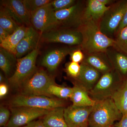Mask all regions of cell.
I'll return each mask as SVG.
<instances>
[{
    "label": "cell",
    "mask_w": 127,
    "mask_h": 127,
    "mask_svg": "<svg viewBox=\"0 0 127 127\" xmlns=\"http://www.w3.org/2000/svg\"><path fill=\"white\" fill-rule=\"evenodd\" d=\"M114 39V47L127 56V26L118 32Z\"/></svg>",
    "instance_id": "obj_27"
},
{
    "label": "cell",
    "mask_w": 127,
    "mask_h": 127,
    "mask_svg": "<svg viewBox=\"0 0 127 127\" xmlns=\"http://www.w3.org/2000/svg\"><path fill=\"white\" fill-rule=\"evenodd\" d=\"M22 127H46L42 120H34Z\"/></svg>",
    "instance_id": "obj_34"
},
{
    "label": "cell",
    "mask_w": 127,
    "mask_h": 127,
    "mask_svg": "<svg viewBox=\"0 0 127 127\" xmlns=\"http://www.w3.org/2000/svg\"><path fill=\"white\" fill-rule=\"evenodd\" d=\"M124 78L115 69L102 75L89 94L96 101L111 98L118 90Z\"/></svg>",
    "instance_id": "obj_3"
},
{
    "label": "cell",
    "mask_w": 127,
    "mask_h": 127,
    "mask_svg": "<svg viewBox=\"0 0 127 127\" xmlns=\"http://www.w3.org/2000/svg\"><path fill=\"white\" fill-rule=\"evenodd\" d=\"M8 87L4 83H0V97L2 98L6 95L8 93Z\"/></svg>",
    "instance_id": "obj_36"
},
{
    "label": "cell",
    "mask_w": 127,
    "mask_h": 127,
    "mask_svg": "<svg viewBox=\"0 0 127 127\" xmlns=\"http://www.w3.org/2000/svg\"><path fill=\"white\" fill-rule=\"evenodd\" d=\"M10 113L9 109L4 107L1 106L0 108V126L6 127L10 119Z\"/></svg>",
    "instance_id": "obj_31"
},
{
    "label": "cell",
    "mask_w": 127,
    "mask_h": 127,
    "mask_svg": "<svg viewBox=\"0 0 127 127\" xmlns=\"http://www.w3.org/2000/svg\"><path fill=\"white\" fill-rule=\"evenodd\" d=\"M114 127V125H113V126H112V127Z\"/></svg>",
    "instance_id": "obj_40"
},
{
    "label": "cell",
    "mask_w": 127,
    "mask_h": 127,
    "mask_svg": "<svg viewBox=\"0 0 127 127\" xmlns=\"http://www.w3.org/2000/svg\"><path fill=\"white\" fill-rule=\"evenodd\" d=\"M82 63L92 67L102 75L114 69L105 52L85 53Z\"/></svg>",
    "instance_id": "obj_17"
},
{
    "label": "cell",
    "mask_w": 127,
    "mask_h": 127,
    "mask_svg": "<svg viewBox=\"0 0 127 127\" xmlns=\"http://www.w3.org/2000/svg\"><path fill=\"white\" fill-rule=\"evenodd\" d=\"M39 48L21 58L17 59L16 70L9 78V84L14 88H20L36 72V62Z\"/></svg>",
    "instance_id": "obj_5"
},
{
    "label": "cell",
    "mask_w": 127,
    "mask_h": 127,
    "mask_svg": "<svg viewBox=\"0 0 127 127\" xmlns=\"http://www.w3.org/2000/svg\"><path fill=\"white\" fill-rule=\"evenodd\" d=\"M4 80V77L2 76V74H1V73H0V83H2V82Z\"/></svg>",
    "instance_id": "obj_39"
},
{
    "label": "cell",
    "mask_w": 127,
    "mask_h": 127,
    "mask_svg": "<svg viewBox=\"0 0 127 127\" xmlns=\"http://www.w3.org/2000/svg\"><path fill=\"white\" fill-rule=\"evenodd\" d=\"M123 115L111 98L96 101L89 118V127H111Z\"/></svg>",
    "instance_id": "obj_2"
},
{
    "label": "cell",
    "mask_w": 127,
    "mask_h": 127,
    "mask_svg": "<svg viewBox=\"0 0 127 127\" xmlns=\"http://www.w3.org/2000/svg\"><path fill=\"white\" fill-rule=\"evenodd\" d=\"M51 2L31 13V25L41 34L55 28V12Z\"/></svg>",
    "instance_id": "obj_11"
},
{
    "label": "cell",
    "mask_w": 127,
    "mask_h": 127,
    "mask_svg": "<svg viewBox=\"0 0 127 127\" xmlns=\"http://www.w3.org/2000/svg\"><path fill=\"white\" fill-rule=\"evenodd\" d=\"M17 60L15 55L0 48V67L6 75L11 73L13 66L17 63Z\"/></svg>",
    "instance_id": "obj_24"
},
{
    "label": "cell",
    "mask_w": 127,
    "mask_h": 127,
    "mask_svg": "<svg viewBox=\"0 0 127 127\" xmlns=\"http://www.w3.org/2000/svg\"><path fill=\"white\" fill-rule=\"evenodd\" d=\"M73 91L72 88L62 87L56 83L50 84L46 91V96H55L61 99L70 98Z\"/></svg>",
    "instance_id": "obj_25"
},
{
    "label": "cell",
    "mask_w": 127,
    "mask_h": 127,
    "mask_svg": "<svg viewBox=\"0 0 127 127\" xmlns=\"http://www.w3.org/2000/svg\"><path fill=\"white\" fill-rule=\"evenodd\" d=\"M77 1L75 0H52L51 4L54 11L56 12L71 7Z\"/></svg>",
    "instance_id": "obj_29"
},
{
    "label": "cell",
    "mask_w": 127,
    "mask_h": 127,
    "mask_svg": "<svg viewBox=\"0 0 127 127\" xmlns=\"http://www.w3.org/2000/svg\"><path fill=\"white\" fill-rule=\"evenodd\" d=\"M81 71L79 76L75 78L76 82L88 92L95 87L101 77V73L92 67L81 63Z\"/></svg>",
    "instance_id": "obj_16"
},
{
    "label": "cell",
    "mask_w": 127,
    "mask_h": 127,
    "mask_svg": "<svg viewBox=\"0 0 127 127\" xmlns=\"http://www.w3.org/2000/svg\"><path fill=\"white\" fill-rule=\"evenodd\" d=\"M99 1L103 4L107 6L111 5L116 1V0H99Z\"/></svg>",
    "instance_id": "obj_38"
},
{
    "label": "cell",
    "mask_w": 127,
    "mask_h": 127,
    "mask_svg": "<svg viewBox=\"0 0 127 127\" xmlns=\"http://www.w3.org/2000/svg\"><path fill=\"white\" fill-rule=\"evenodd\" d=\"M6 11L0 6V27L11 34L20 26Z\"/></svg>",
    "instance_id": "obj_26"
},
{
    "label": "cell",
    "mask_w": 127,
    "mask_h": 127,
    "mask_svg": "<svg viewBox=\"0 0 127 127\" xmlns=\"http://www.w3.org/2000/svg\"><path fill=\"white\" fill-rule=\"evenodd\" d=\"M70 99L72 105L76 106H93L96 101L92 99L88 92L83 88L75 83Z\"/></svg>",
    "instance_id": "obj_20"
},
{
    "label": "cell",
    "mask_w": 127,
    "mask_h": 127,
    "mask_svg": "<svg viewBox=\"0 0 127 127\" xmlns=\"http://www.w3.org/2000/svg\"><path fill=\"white\" fill-rule=\"evenodd\" d=\"M41 36V33L32 26L28 27L25 36L16 48L15 56L17 58L23 57L38 47Z\"/></svg>",
    "instance_id": "obj_14"
},
{
    "label": "cell",
    "mask_w": 127,
    "mask_h": 127,
    "mask_svg": "<svg viewBox=\"0 0 127 127\" xmlns=\"http://www.w3.org/2000/svg\"><path fill=\"white\" fill-rule=\"evenodd\" d=\"M73 47L60 48L50 50L43 56L41 62V65L51 72L56 70L60 64L67 55H70L73 51L78 48Z\"/></svg>",
    "instance_id": "obj_15"
},
{
    "label": "cell",
    "mask_w": 127,
    "mask_h": 127,
    "mask_svg": "<svg viewBox=\"0 0 127 127\" xmlns=\"http://www.w3.org/2000/svg\"><path fill=\"white\" fill-rule=\"evenodd\" d=\"M55 83V79L45 71H36L23 84L20 94L25 95L46 96V91L50 84Z\"/></svg>",
    "instance_id": "obj_9"
},
{
    "label": "cell",
    "mask_w": 127,
    "mask_h": 127,
    "mask_svg": "<svg viewBox=\"0 0 127 127\" xmlns=\"http://www.w3.org/2000/svg\"><path fill=\"white\" fill-rule=\"evenodd\" d=\"M86 5V1L78 0L71 7L55 12L54 29H77L82 23L83 14Z\"/></svg>",
    "instance_id": "obj_7"
},
{
    "label": "cell",
    "mask_w": 127,
    "mask_h": 127,
    "mask_svg": "<svg viewBox=\"0 0 127 127\" xmlns=\"http://www.w3.org/2000/svg\"><path fill=\"white\" fill-rule=\"evenodd\" d=\"M65 107L52 109L43 117L42 121L46 127H69L64 116Z\"/></svg>",
    "instance_id": "obj_22"
},
{
    "label": "cell",
    "mask_w": 127,
    "mask_h": 127,
    "mask_svg": "<svg viewBox=\"0 0 127 127\" xmlns=\"http://www.w3.org/2000/svg\"><path fill=\"white\" fill-rule=\"evenodd\" d=\"M10 34L7 32L2 28L0 27V43L4 40Z\"/></svg>",
    "instance_id": "obj_37"
},
{
    "label": "cell",
    "mask_w": 127,
    "mask_h": 127,
    "mask_svg": "<svg viewBox=\"0 0 127 127\" xmlns=\"http://www.w3.org/2000/svg\"><path fill=\"white\" fill-rule=\"evenodd\" d=\"M98 23L92 21L85 22L77 29L82 37L79 47L84 54L105 52L109 48L115 45L114 39L102 33Z\"/></svg>",
    "instance_id": "obj_1"
},
{
    "label": "cell",
    "mask_w": 127,
    "mask_h": 127,
    "mask_svg": "<svg viewBox=\"0 0 127 127\" xmlns=\"http://www.w3.org/2000/svg\"><path fill=\"white\" fill-rule=\"evenodd\" d=\"M66 72L68 76L75 79L79 76L81 71V64L71 62L67 64Z\"/></svg>",
    "instance_id": "obj_30"
},
{
    "label": "cell",
    "mask_w": 127,
    "mask_h": 127,
    "mask_svg": "<svg viewBox=\"0 0 127 127\" xmlns=\"http://www.w3.org/2000/svg\"><path fill=\"white\" fill-rule=\"evenodd\" d=\"M0 6L20 26H31V13L25 7L22 0H2Z\"/></svg>",
    "instance_id": "obj_12"
},
{
    "label": "cell",
    "mask_w": 127,
    "mask_h": 127,
    "mask_svg": "<svg viewBox=\"0 0 127 127\" xmlns=\"http://www.w3.org/2000/svg\"><path fill=\"white\" fill-rule=\"evenodd\" d=\"M28 28L23 25L20 26L14 32L0 43V47L15 55L16 48L25 36Z\"/></svg>",
    "instance_id": "obj_21"
},
{
    "label": "cell",
    "mask_w": 127,
    "mask_h": 127,
    "mask_svg": "<svg viewBox=\"0 0 127 127\" xmlns=\"http://www.w3.org/2000/svg\"><path fill=\"white\" fill-rule=\"evenodd\" d=\"M51 110L27 107L11 108V116L6 127H22L40 117Z\"/></svg>",
    "instance_id": "obj_10"
},
{
    "label": "cell",
    "mask_w": 127,
    "mask_h": 127,
    "mask_svg": "<svg viewBox=\"0 0 127 127\" xmlns=\"http://www.w3.org/2000/svg\"><path fill=\"white\" fill-rule=\"evenodd\" d=\"M114 125L115 127H127V115H123L121 119Z\"/></svg>",
    "instance_id": "obj_33"
},
{
    "label": "cell",
    "mask_w": 127,
    "mask_h": 127,
    "mask_svg": "<svg viewBox=\"0 0 127 127\" xmlns=\"http://www.w3.org/2000/svg\"><path fill=\"white\" fill-rule=\"evenodd\" d=\"M9 104L11 107H27L52 110L58 108L64 107L65 103L62 99L47 96L20 94L11 98Z\"/></svg>",
    "instance_id": "obj_6"
},
{
    "label": "cell",
    "mask_w": 127,
    "mask_h": 127,
    "mask_svg": "<svg viewBox=\"0 0 127 127\" xmlns=\"http://www.w3.org/2000/svg\"><path fill=\"white\" fill-rule=\"evenodd\" d=\"M93 106L71 105L65 108L64 116L69 127H89V118Z\"/></svg>",
    "instance_id": "obj_13"
},
{
    "label": "cell",
    "mask_w": 127,
    "mask_h": 127,
    "mask_svg": "<svg viewBox=\"0 0 127 127\" xmlns=\"http://www.w3.org/2000/svg\"><path fill=\"white\" fill-rule=\"evenodd\" d=\"M114 69L124 79L127 78V56L114 47L109 48L106 52Z\"/></svg>",
    "instance_id": "obj_19"
},
{
    "label": "cell",
    "mask_w": 127,
    "mask_h": 127,
    "mask_svg": "<svg viewBox=\"0 0 127 127\" xmlns=\"http://www.w3.org/2000/svg\"><path fill=\"white\" fill-rule=\"evenodd\" d=\"M127 9V0L116 1L109 6L98 22L101 31L107 36L114 39L117 31Z\"/></svg>",
    "instance_id": "obj_4"
},
{
    "label": "cell",
    "mask_w": 127,
    "mask_h": 127,
    "mask_svg": "<svg viewBox=\"0 0 127 127\" xmlns=\"http://www.w3.org/2000/svg\"><path fill=\"white\" fill-rule=\"evenodd\" d=\"M111 98L123 115H127V78Z\"/></svg>",
    "instance_id": "obj_23"
},
{
    "label": "cell",
    "mask_w": 127,
    "mask_h": 127,
    "mask_svg": "<svg viewBox=\"0 0 127 127\" xmlns=\"http://www.w3.org/2000/svg\"><path fill=\"white\" fill-rule=\"evenodd\" d=\"M25 7L30 13L50 3V0H22Z\"/></svg>",
    "instance_id": "obj_28"
},
{
    "label": "cell",
    "mask_w": 127,
    "mask_h": 127,
    "mask_svg": "<svg viewBox=\"0 0 127 127\" xmlns=\"http://www.w3.org/2000/svg\"><path fill=\"white\" fill-rule=\"evenodd\" d=\"M40 40L47 43H60L78 46L81 44L82 37L77 29L58 28L41 34Z\"/></svg>",
    "instance_id": "obj_8"
},
{
    "label": "cell",
    "mask_w": 127,
    "mask_h": 127,
    "mask_svg": "<svg viewBox=\"0 0 127 127\" xmlns=\"http://www.w3.org/2000/svg\"><path fill=\"white\" fill-rule=\"evenodd\" d=\"M70 55L71 62L76 63H81L84 58V52L80 49L79 46L76 49L73 51Z\"/></svg>",
    "instance_id": "obj_32"
},
{
    "label": "cell",
    "mask_w": 127,
    "mask_h": 127,
    "mask_svg": "<svg viewBox=\"0 0 127 127\" xmlns=\"http://www.w3.org/2000/svg\"><path fill=\"white\" fill-rule=\"evenodd\" d=\"M109 6L105 5L99 0H88L82 16V23L87 21L95 22L98 23Z\"/></svg>",
    "instance_id": "obj_18"
},
{
    "label": "cell",
    "mask_w": 127,
    "mask_h": 127,
    "mask_svg": "<svg viewBox=\"0 0 127 127\" xmlns=\"http://www.w3.org/2000/svg\"><path fill=\"white\" fill-rule=\"evenodd\" d=\"M127 26V9L125 12V14L124 15L122 20L120 22V25L117 31L116 34L120 30Z\"/></svg>",
    "instance_id": "obj_35"
}]
</instances>
